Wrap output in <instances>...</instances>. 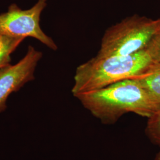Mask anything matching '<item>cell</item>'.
Here are the masks:
<instances>
[{"instance_id":"8","label":"cell","mask_w":160,"mask_h":160,"mask_svg":"<svg viewBox=\"0 0 160 160\" xmlns=\"http://www.w3.org/2000/svg\"><path fill=\"white\" fill-rule=\"evenodd\" d=\"M145 132L153 143L160 147V109L148 118Z\"/></svg>"},{"instance_id":"2","label":"cell","mask_w":160,"mask_h":160,"mask_svg":"<svg viewBox=\"0 0 160 160\" xmlns=\"http://www.w3.org/2000/svg\"><path fill=\"white\" fill-rule=\"evenodd\" d=\"M154 64L146 49L126 56L96 55L77 68L71 92L75 97L123 80L137 78Z\"/></svg>"},{"instance_id":"10","label":"cell","mask_w":160,"mask_h":160,"mask_svg":"<svg viewBox=\"0 0 160 160\" xmlns=\"http://www.w3.org/2000/svg\"><path fill=\"white\" fill-rule=\"evenodd\" d=\"M155 160H160V151L158 152V154L156 155Z\"/></svg>"},{"instance_id":"4","label":"cell","mask_w":160,"mask_h":160,"mask_svg":"<svg viewBox=\"0 0 160 160\" xmlns=\"http://www.w3.org/2000/svg\"><path fill=\"white\" fill-rule=\"evenodd\" d=\"M47 6V0H38L32 8L22 10L16 4L0 14V35L15 38H33L53 51H57L55 42L45 34L40 26V16Z\"/></svg>"},{"instance_id":"1","label":"cell","mask_w":160,"mask_h":160,"mask_svg":"<svg viewBox=\"0 0 160 160\" xmlns=\"http://www.w3.org/2000/svg\"><path fill=\"white\" fill-rule=\"evenodd\" d=\"M75 97L102 123L114 124L124 114L133 113L149 118L158 110L148 92L137 79H128Z\"/></svg>"},{"instance_id":"6","label":"cell","mask_w":160,"mask_h":160,"mask_svg":"<svg viewBox=\"0 0 160 160\" xmlns=\"http://www.w3.org/2000/svg\"><path fill=\"white\" fill-rule=\"evenodd\" d=\"M160 109V63H154L145 74L135 78Z\"/></svg>"},{"instance_id":"3","label":"cell","mask_w":160,"mask_h":160,"mask_svg":"<svg viewBox=\"0 0 160 160\" xmlns=\"http://www.w3.org/2000/svg\"><path fill=\"white\" fill-rule=\"evenodd\" d=\"M160 29V18L135 14L107 29L97 56H126L143 51Z\"/></svg>"},{"instance_id":"7","label":"cell","mask_w":160,"mask_h":160,"mask_svg":"<svg viewBox=\"0 0 160 160\" xmlns=\"http://www.w3.org/2000/svg\"><path fill=\"white\" fill-rule=\"evenodd\" d=\"M24 39L0 35V70L10 64L12 53Z\"/></svg>"},{"instance_id":"5","label":"cell","mask_w":160,"mask_h":160,"mask_svg":"<svg viewBox=\"0 0 160 160\" xmlns=\"http://www.w3.org/2000/svg\"><path fill=\"white\" fill-rule=\"evenodd\" d=\"M42 57L41 52L29 45L26 55L18 62L0 70V113L7 108V100L12 93L34 80L35 69Z\"/></svg>"},{"instance_id":"9","label":"cell","mask_w":160,"mask_h":160,"mask_svg":"<svg viewBox=\"0 0 160 160\" xmlns=\"http://www.w3.org/2000/svg\"><path fill=\"white\" fill-rule=\"evenodd\" d=\"M154 63H160V29L155 34L145 49Z\"/></svg>"}]
</instances>
